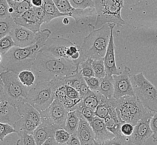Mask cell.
Here are the masks:
<instances>
[{
    "label": "cell",
    "mask_w": 157,
    "mask_h": 145,
    "mask_svg": "<svg viewBox=\"0 0 157 145\" xmlns=\"http://www.w3.org/2000/svg\"><path fill=\"white\" fill-rule=\"evenodd\" d=\"M31 3L33 6L40 7L43 4V0H31Z\"/></svg>",
    "instance_id": "816d5d0a"
},
{
    "label": "cell",
    "mask_w": 157,
    "mask_h": 145,
    "mask_svg": "<svg viewBox=\"0 0 157 145\" xmlns=\"http://www.w3.org/2000/svg\"><path fill=\"white\" fill-rule=\"evenodd\" d=\"M53 1L61 12L70 14V17L73 18L78 24L86 21L88 16L92 14L93 10L90 9L93 8H88L86 9H75L71 6L69 0Z\"/></svg>",
    "instance_id": "4fadbf2b"
},
{
    "label": "cell",
    "mask_w": 157,
    "mask_h": 145,
    "mask_svg": "<svg viewBox=\"0 0 157 145\" xmlns=\"http://www.w3.org/2000/svg\"><path fill=\"white\" fill-rule=\"evenodd\" d=\"M13 127L16 131L17 134L21 131H27L29 133H33L37 126L30 120L22 116L13 125Z\"/></svg>",
    "instance_id": "484cf974"
},
{
    "label": "cell",
    "mask_w": 157,
    "mask_h": 145,
    "mask_svg": "<svg viewBox=\"0 0 157 145\" xmlns=\"http://www.w3.org/2000/svg\"><path fill=\"white\" fill-rule=\"evenodd\" d=\"M79 123V112L78 109H77L75 111L68 112L66 121V126L65 129L70 134L76 133L78 129Z\"/></svg>",
    "instance_id": "d4e9b609"
},
{
    "label": "cell",
    "mask_w": 157,
    "mask_h": 145,
    "mask_svg": "<svg viewBox=\"0 0 157 145\" xmlns=\"http://www.w3.org/2000/svg\"><path fill=\"white\" fill-rule=\"evenodd\" d=\"M84 76L82 75L81 72L78 71V72L75 74L65 78V85H70L75 88L77 91H79L82 80Z\"/></svg>",
    "instance_id": "1f68e13d"
},
{
    "label": "cell",
    "mask_w": 157,
    "mask_h": 145,
    "mask_svg": "<svg viewBox=\"0 0 157 145\" xmlns=\"http://www.w3.org/2000/svg\"><path fill=\"white\" fill-rule=\"evenodd\" d=\"M89 87L93 92H99L100 79L96 76L84 77Z\"/></svg>",
    "instance_id": "b9f144b4"
},
{
    "label": "cell",
    "mask_w": 157,
    "mask_h": 145,
    "mask_svg": "<svg viewBox=\"0 0 157 145\" xmlns=\"http://www.w3.org/2000/svg\"><path fill=\"white\" fill-rule=\"evenodd\" d=\"M33 8L35 15L36 16L37 18H38V20L42 24L48 23L50 22V20H49L48 16L42 6H40V7L33 6Z\"/></svg>",
    "instance_id": "60d3db41"
},
{
    "label": "cell",
    "mask_w": 157,
    "mask_h": 145,
    "mask_svg": "<svg viewBox=\"0 0 157 145\" xmlns=\"http://www.w3.org/2000/svg\"><path fill=\"white\" fill-rule=\"evenodd\" d=\"M40 112L42 123L52 125L56 130L65 128L69 112L60 100L55 99L48 108Z\"/></svg>",
    "instance_id": "ba28073f"
},
{
    "label": "cell",
    "mask_w": 157,
    "mask_h": 145,
    "mask_svg": "<svg viewBox=\"0 0 157 145\" xmlns=\"http://www.w3.org/2000/svg\"><path fill=\"white\" fill-rule=\"evenodd\" d=\"M70 135L71 134L69 133L65 128H61L56 131L55 138L59 145H67Z\"/></svg>",
    "instance_id": "8d00e7d4"
},
{
    "label": "cell",
    "mask_w": 157,
    "mask_h": 145,
    "mask_svg": "<svg viewBox=\"0 0 157 145\" xmlns=\"http://www.w3.org/2000/svg\"><path fill=\"white\" fill-rule=\"evenodd\" d=\"M82 99H76L73 100L71 99L68 97H66L65 100H63L61 103L63 104V106H65V108L67 109L68 112H71L75 111L78 108V104L80 102Z\"/></svg>",
    "instance_id": "ab89813d"
},
{
    "label": "cell",
    "mask_w": 157,
    "mask_h": 145,
    "mask_svg": "<svg viewBox=\"0 0 157 145\" xmlns=\"http://www.w3.org/2000/svg\"><path fill=\"white\" fill-rule=\"evenodd\" d=\"M16 133V131L13 126L8 123L0 122V140L2 141L10 134Z\"/></svg>",
    "instance_id": "f35d334b"
},
{
    "label": "cell",
    "mask_w": 157,
    "mask_h": 145,
    "mask_svg": "<svg viewBox=\"0 0 157 145\" xmlns=\"http://www.w3.org/2000/svg\"><path fill=\"white\" fill-rule=\"evenodd\" d=\"M18 78L22 84L31 88L36 82V76L31 69L24 70L18 74Z\"/></svg>",
    "instance_id": "f546056e"
},
{
    "label": "cell",
    "mask_w": 157,
    "mask_h": 145,
    "mask_svg": "<svg viewBox=\"0 0 157 145\" xmlns=\"http://www.w3.org/2000/svg\"><path fill=\"white\" fill-rule=\"evenodd\" d=\"M67 145H81V142L76 133L71 134L69 139L67 143Z\"/></svg>",
    "instance_id": "681fc988"
},
{
    "label": "cell",
    "mask_w": 157,
    "mask_h": 145,
    "mask_svg": "<svg viewBox=\"0 0 157 145\" xmlns=\"http://www.w3.org/2000/svg\"><path fill=\"white\" fill-rule=\"evenodd\" d=\"M73 7L75 9H86L88 8H94V0H69Z\"/></svg>",
    "instance_id": "d590c367"
},
{
    "label": "cell",
    "mask_w": 157,
    "mask_h": 145,
    "mask_svg": "<svg viewBox=\"0 0 157 145\" xmlns=\"http://www.w3.org/2000/svg\"><path fill=\"white\" fill-rule=\"evenodd\" d=\"M109 24L111 29L110 37L107 50L104 57H103V60L105 67L106 74L109 76L112 77L113 75H118L120 73L118 71V68L116 64L115 57V45L113 36V29H114L116 24L114 23H109Z\"/></svg>",
    "instance_id": "5bb4252c"
},
{
    "label": "cell",
    "mask_w": 157,
    "mask_h": 145,
    "mask_svg": "<svg viewBox=\"0 0 157 145\" xmlns=\"http://www.w3.org/2000/svg\"><path fill=\"white\" fill-rule=\"evenodd\" d=\"M131 80L135 94L143 106L152 112H157V87L142 72L131 76Z\"/></svg>",
    "instance_id": "52a82bcc"
},
{
    "label": "cell",
    "mask_w": 157,
    "mask_h": 145,
    "mask_svg": "<svg viewBox=\"0 0 157 145\" xmlns=\"http://www.w3.org/2000/svg\"><path fill=\"white\" fill-rule=\"evenodd\" d=\"M93 68L94 70L95 76L100 79L105 77L106 72L103 58L98 60H93Z\"/></svg>",
    "instance_id": "d6a6232c"
},
{
    "label": "cell",
    "mask_w": 157,
    "mask_h": 145,
    "mask_svg": "<svg viewBox=\"0 0 157 145\" xmlns=\"http://www.w3.org/2000/svg\"><path fill=\"white\" fill-rule=\"evenodd\" d=\"M66 97H67V95H66L65 84L61 85L55 91V99H58L59 100H60L61 102H63Z\"/></svg>",
    "instance_id": "c3c4849f"
},
{
    "label": "cell",
    "mask_w": 157,
    "mask_h": 145,
    "mask_svg": "<svg viewBox=\"0 0 157 145\" xmlns=\"http://www.w3.org/2000/svg\"><path fill=\"white\" fill-rule=\"evenodd\" d=\"M90 124L94 131L97 145H105L106 142L115 137L108 130L104 119L95 116Z\"/></svg>",
    "instance_id": "e0dca14e"
},
{
    "label": "cell",
    "mask_w": 157,
    "mask_h": 145,
    "mask_svg": "<svg viewBox=\"0 0 157 145\" xmlns=\"http://www.w3.org/2000/svg\"><path fill=\"white\" fill-rule=\"evenodd\" d=\"M102 97L103 95L100 93V92H94L90 95L82 100L80 103L83 106L91 109L95 111L100 102Z\"/></svg>",
    "instance_id": "83f0119b"
},
{
    "label": "cell",
    "mask_w": 157,
    "mask_h": 145,
    "mask_svg": "<svg viewBox=\"0 0 157 145\" xmlns=\"http://www.w3.org/2000/svg\"><path fill=\"white\" fill-rule=\"evenodd\" d=\"M51 35L46 29L36 33V42L26 48L14 46L4 55H1V66L5 71L9 70L18 74L26 69H31L41 49L45 45Z\"/></svg>",
    "instance_id": "6da1fadb"
},
{
    "label": "cell",
    "mask_w": 157,
    "mask_h": 145,
    "mask_svg": "<svg viewBox=\"0 0 157 145\" xmlns=\"http://www.w3.org/2000/svg\"><path fill=\"white\" fill-rule=\"evenodd\" d=\"M14 20L16 24L26 27L35 33L40 30V27L42 24L37 18L33 7Z\"/></svg>",
    "instance_id": "d6986e66"
},
{
    "label": "cell",
    "mask_w": 157,
    "mask_h": 145,
    "mask_svg": "<svg viewBox=\"0 0 157 145\" xmlns=\"http://www.w3.org/2000/svg\"><path fill=\"white\" fill-rule=\"evenodd\" d=\"M99 92L106 98L110 99L114 97V85L113 76L110 77L106 74L105 77L100 79Z\"/></svg>",
    "instance_id": "cb8c5ba5"
},
{
    "label": "cell",
    "mask_w": 157,
    "mask_h": 145,
    "mask_svg": "<svg viewBox=\"0 0 157 145\" xmlns=\"http://www.w3.org/2000/svg\"><path fill=\"white\" fill-rule=\"evenodd\" d=\"M130 72V68L125 66L121 74L113 76L114 85V98H120L126 96H136L131 80Z\"/></svg>",
    "instance_id": "9c48e42d"
},
{
    "label": "cell",
    "mask_w": 157,
    "mask_h": 145,
    "mask_svg": "<svg viewBox=\"0 0 157 145\" xmlns=\"http://www.w3.org/2000/svg\"><path fill=\"white\" fill-rule=\"evenodd\" d=\"M63 24L64 25H68L69 24V20L68 18H67V17L63 18Z\"/></svg>",
    "instance_id": "f5cc1de1"
},
{
    "label": "cell",
    "mask_w": 157,
    "mask_h": 145,
    "mask_svg": "<svg viewBox=\"0 0 157 145\" xmlns=\"http://www.w3.org/2000/svg\"><path fill=\"white\" fill-rule=\"evenodd\" d=\"M78 92L80 94V97L82 100L84 99L85 98H86L87 96L90 95L94 92L93 91H91L90 88L89 87L87 83L85 80L84 78L82 80L80 88Z\"/></svg>",
    "instance_id": "7bdbcfd3"
},
{
    "label": "cell",
    "mask_w": 157,
    "mask_h": 145,
    "mask_svg": "<svg viewBox=\"0 0 157 145\" xmlns=\"http://www.w3.org/2000/svg\"><path fill=\"white\" fill-rule=\"evenodd\" d=\"M112 106L110 99L106 98L103 96L100 102L95 111V116L99 117V118L104 119L109 115L110 107Z\"/></svg>",
    "instance_id": "f1b7e54d"
},
{
    "label": "cell",
    "mask_w": 157,
    "mask_h": 145,
    "mask_svg": "<svg viewBox=\"0 0 157 145\" xmlns=\"http://www.w3.org/2000/svg\"><path fill=\"white\" fill-rule=\"evenodd\" d=\"M94 9L97 12L95 29L104 25L114 23L118 27L126 24L121 18V11L124 7V0H94Z\"/></svg>",
    "instance_id": "8992f818"
},
{
    "label": "cell",
    "mask_w": 157,
    "mask_h": 145,
    "mask_svg": "<svg viewBox=\"0 0 157 145\" xmlns=\"http://www.w3.org/2000/svg\"><path fill=\"white\" fill-rule=\"evenodd\" d=\"M16 25L14 18L11 15L0 19V39L10 35Z\"/></svg>",
    "instance_id": "4316f807"
},
{
    "label": "cell",
    "mask_w": 157,
    "mask_h": 145,
    "mask_svg": "<svg viewBox=\"0 0 157 145\" xmlns=\"http://www.w3.org/2000/svg\"><path fill=\"white\" fill-rule=\"evenodd\" d=\"M43 145H59L57 141L55 139V137H50L44 143Z\"/></svg>",
    "instance_id": "f907efd6"
},
{
    "label": "cell",
    "mask_w": 157,
    "mask_h": 145,
    "mask_svg": "<svg viewBox=\"0 0 157 145\" xmlns=\"http://www.w3.org/2000/svg\"><path fill=\"white\" fill-rule=\"evenodd\" d=\"M22 117L17 107L6 100H0V122L13 126Z\"/></svg>",
    "instance_id": "2e32d148"
},
{
    "label": "cell",
    "mask_w": 157,
    "mask_h": 145,
    "mask_svg": "<svg viewBox=\"0 0 157 145\" xmlns=\"http://www.w3.org/2000/svg\"><path fill=\"white\" fill-rule=\"evenodd\" d=\"M10 35L15 42L16 46L20 48L33 45L36 42V33L18 25L16 26Z\"/></svg>",
    "instance_id": "9a60e30c"
},
{
    "label": "cell",
    "mask_w": 157,
    "mask_h": 145,
    "mask_svg": "<svg viewBox=\"0 0 157 145\" xmlns=\"http://www.w3.org/2000/svg\"><path fill=\"white\" fill-rule=\"evenodd\" d=\"M20 139L16 142L17 145H36L33 133L27 131H21L18 133Z\"/></svg>",
    "instance_id": "836d02e7"
},
{
    "label": "cell",
    "mask_w": 157,
    "mask_h": 145,
    "mask_svg": "<svg viewBox=\"0 0 157 145\" xmlns=\"http://www.w3.org/2000/svg\"><path fill=\"white\" fill-rule=\"evenodd\" d=\"M78 109L80 115H82L84 118H85L89 123H90L91 122L94 120V117L96 116L95 114V111L92 110L91 109L83 106L80 102L78 104Z\"/></svg>",
    "instance_id": "74e56055"
},
{
    "label": "cell",
    "mask_w": 157,
    "mask_h": 145,
    "mask_svg": "<svg viewBox=\"0 0 157 145\" xmlns=\"http://www.w3.org/2000/svg\"><path fill=\"white\" fill-rule=\"evenodd\" d=\"M90 33L86 36L81 45L82 53L86 59L93 60L103 59L104 57L109 44L111 29L109 24L104 25L99 29L89 25Z\"/></svg>",
    "instance_id": "3957f363"
},
{
    "label": "cell",
    "mask_w": 157,
    "mask_h": 145,
    "mask_svg": "<svg viewBox=\"0 0 157 145\" xmlns=\"http://www.w3.org/2000/svg\"><path fill=\"white\" fill-rule=\"evenodd\" d=\"M121 98L132 113L135 125L140 120L151 118L153 115L154 112L145 108L136 96H126Z\"/></svg>",
    "instance_id": "7c38bea8"
},
{
    "label": "cell",
    "mask_w": 157,
    "mask_h": 145,
    "mask_svg": "<svg viewBox=\"0 0 157 145\" xmlns=\"http://www.w3.org/2000/svg\"><path fill=\"white\" fill-rule=\"evenodd\" d=\"M31 69L36 76V83L65 78L78 72V67L67 59L40 52Z\"/></svg>",
    "instance_id": "7a4b0ae2"
},
{
    "label": "cell",
    "mask_w": 157,
    "mask_h": 145,
    "mask_svg": "<svg viewBox=\"0 0 157 145\" xmlns=\"http://www.w3.org/2000/svg\"><path fill=\"white\" fill-rule=\"evenodd\" d=\"M151 118L141 119L134 126L133 134L129 137L130 145H144L152 136L153 131L150 126Z\"/></svg>",
    "instance_id": "8fae6325"
},
{
    "label": "cell",
    "mask_w": 157,
    "mask_h": 145,
    "mask_svg": "<svg viewBox=\"0 0 157 145\" xmlns=\"http://www.w3.org/2000/svg\"><path fill=\"white\" fill-rule=\"evenodd\" d=\"M79 116L80 123L76 134L80 139L81 145H97L95 133L90 123L80 115V112Z\"/></svg>",
    "instance_id": "ac0fdd59"
},
{
    "label": "cell",
    "mask_w": 157,
    "mask_h": 145,
    "mask_svg": "<svg viewBox=\"0 0 157 145\" xmlns=\"http://www.w3.org/2000/svg\"><path fill=\"white\" fill-rule=\"evenodd\" d=\"M73 44V42L65 38L52 37L48 40L45 45L41 49L40 52L55 57L65 58L69 60L68 49Z\"/></svg>",
    "instance_id": "30bf717a"
},
{
    "label": "cell",
    "mask_w": 157,
    "mask_h": 145,
    "mask_svg": "<svg viewBox=\"0 0 157 145\" xmlns=\"http://www.w3.org/2000/svg\"><path fill=\"white\" fill-rule=\"evenodd\" d=\"M10 6L7 0H0V19H3L11 15Z\"/></svg>",
    "instance_id": "ee69618b"
},
{
    "label": "cell",
    "mask_w": 157,
    "mask_h": 145,
    "mask_svg": "<svg viewBox=\"0 0 157 145\" xmlns=\"http://www.w3.org/2000/svg\"><path fill=\"white\" fill-rule=\"evenodd\" d=\"M42 7L45 10L50 21L54 18L61 17H70L69 14L61 12L53 0H43Z\"/></svg>",
    "instance_id": "603a6c76"
},
{
    "label": "cell",
    "mask_w": 157,
    "mask_h": 145,
    "mask_svg": "<svg viewBox=\"0 0 157 145\" xmlns=\"http://www.w3.org/2000/svg\"><path fill=\"white\" fill-rule=\"evenodd\" d=\"M150 126L153 131L152 137L154 142L157 141V112H154L152 115L151 121Z\"/></svg>",
    "instance_id": "bcb514c9"
},
{
    "label": "cell",
    "mask_w": 157,
    "mask_h": 145,
    "mask_svg": "<svg viewBox=\"0 0 157 145\" xmlns=\"http://www.w3.org/2000/svg\"><path fill=\"white\" fill-rule=\"evenodd\" d=\"M30 89L22 84L17 73L9 70L1 72L0 100H6L18 107L22 103L27 102Z\"/></svg>",
    "instance_id": "277c9868"
},
{
    "label": "cell",
    "mask_w": 157,
    "mask_h": 145,
    "mask_svg": "<svg viewBox=\"0 0 157 145\" xmlns=\"http://www.w3.org/2000/svg\"><path fill=\"white\" fill-rule=\"evenodd\" d=\"M14 1H17V2H21V1H24V0H14Z\"/></svg>",
    "instance_id": "db71d44e"
},
{
    "label": "cell",
    "mask_w": 157,
    "mask_h": 145,
    "mask_svg": "<svg viewBox=\"0 0 157 145\" xmlns=\"http://www.w3.org/2000/svg\"><path fill=\"white\" fill-rule=\"evenodd\" d=\"M18 111L22 116L33 122L38 126L42 123L40 112L28 102L22 103L18 107Z\"/></svg>",
    "instance_id": "44dd1931"
},
{
    "label": "cell",
    "mask_w": 157,
    "mask_h": 145,
    "mask_svg": "<svg viewBox=\"0 0 157 145\" xmlns=\"http://www.w3.org/2000/svg\"><path fill=\"white\" fill-rule=\"evenodd\" d=\"M134 126L128 122H123L121 125V133L125 137H130L133 133Z\"/></svg>",
    "instance_id": "f6af8a7d"
},
{
    "label": "cell",
    "mask_w": 157,
    "mask_h": 145,
    "mask_svg": "<svg viewBox=\"0 0 157 145\" xmlns=\"http://www.w3.org/2000/svg\"><path fill=\"white\" fill-rule=\"evenodd\" d=\"M7 1L10 6V14L14 19L33 7L31 0H24L21 2H17L14 0Z\"/></svg>",
    "instance_id": "7402d4cb"
},
{
    "label": "cell",
    "mask_w": 157,
    "mask_h": 145,
    "mask_svg": "<svg viewBox=\"0 0 157 145\" xmlns=\"http://www.w3.org/2000/svg\"><path fill=\"white\" fill-rule=\"evenodd\" d=\"M56 129L52 125L41 123L33 131L36 145H42L50 137H55Z\"/></svg>",
    "instance_id": "ffe728a7"
},
{
    "label": "cell",
    "mask_w": 157,
    "mask_h": 145,
    "mask_svg": "<svg viewBox=\"0 0 157 145\" xmlns=\"http://www.w3.org/2000/svg\"><path fill=\"white\" fill-rule=\"evenodd\" d=\"M15 42L10 35L4 36L0 39V53L4 55L9 52L11 49L15 46Z\"/></svg>",
    "instance_id": "e575fe53"
},
{
    "label": "cell",
    "mask_w": 157,
    "mask_h": 145,
    "mask_svg": "<svg viewBox=\"0 0 157 145\" xmlns=\"http://www.w3.org/2000/svg\"><path fill=\"white\" fill-rule=\"evenodd\" d=\"M93 59L87 58L82 61L78 66V71H80L84 77L95 76L94 70L93 68Z\"/></svg>",
    "instance_id": "4dcf8cb0"
},
{
    "label": "cell",
    "mask_w": 157,
    "mask_h": 145,
    "mask_svg": "<svg viewBox=\"0 0 157 145\" xmlns=\"http://www.w3.org/2000/svg\"><path fill=\"white\" fill-rule=\"evenodd\" d=\"M65 87H66V95L67 97L73 100L80 98L78 91L68 85H65Z\"/></svg>",
    "instance_id": "7dc6e473"
},
{
    "label": "cell",
    "mask_w": 157,
    "mask_h": 145,
    "mask_svg": "<svg viewBox=\"0 0 157 145\" xmlns=\"http://www.w3.org/2000/svg\"><path fill=\"white\" fill-rule=\"evenodd\" d=\"M65 79L36 82L29 89L27 102L39 112L48 108L54 100L56 90L61 85L65 84Z\"/></svg>",
    "instance_id": "5b68a950"
}]
</instances>
